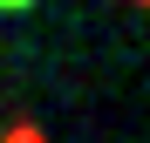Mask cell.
Listing matches in <instances>:
<instances>
[{
  "label": "cell",
  "mask_w": 150,
  "mask_h": 143,
  "mask_svg": "<svg viewBox=\"0 0 150 143\" xmlns=\"http://www.w3.org/2000/svg\"><path fill=\"white\" fill-rule=\"evenodd\" d=\"M7 143H48V136H41L34 123H14V130H7Z\"/></svg>",
  "instance_id": "1"
},
{
  "label": "cell",
  "mask_w": 150,
  "mask_h": 143,
  "mask_svg": "<svg viewBox=\"0 0 150 143\" xmlns=\"http://www.w3.org/2000/svg\"><path fill=\"white\" fill-rule=\"evenodd\" d=\"M34 7V0H0V14H28Z\"/></svg>",
  "instance_id": "2"
},
{
  "label": "cell",
  "mask_w": 150,
  "mask_h": 143,
  "mask_svg": "<svg viewBox=\"0 0 150 143\" xmlns=\"http://www.w3.org/2000/svg\"><path fill=\"white\" fill-rule=\"evenodd\" d=\"M143 7H150V0H143Z\"/></svg>",
  "instance_id": "3"
}]
</instances>
